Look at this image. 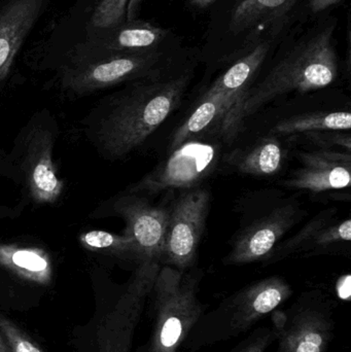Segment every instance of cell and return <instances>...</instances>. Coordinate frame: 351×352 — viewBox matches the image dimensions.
<instances>
[{"label":"cell","instance_id":"cell-1","mask_svg":"<svg viewBox=\"0 0 351 352\" xmlns=\"http://www.w3.org/2000/svg\"><path fill=\"white\" fill-rule=\"evenodd\" d=\"M333 34L331 24L299 41L259 85L237 98L220 121L222 133L227 138L234 136L245 119L280 95L310 92L333 84L338 76Z\"/></svg>","mask_w":351,"mask_h":352},{"label":"cell","instance_id":"cell-2","mask_svg":"<svg viewBox=\"0 0 351 352\" xmlns=\"http://www.w3.org/2000/svg\"><path fill=\"white\" fill-rule=\"evenodd\" d=\"M190 80V74H183L138 82L126 91L99 124L97 138L102 150L122 157L141 146L181 104Z\"/></svg>","mask_w":351,"mask_h":352},{"label":"cell","instance_id":"cell-3","mask_svg":"<svg viewBox=\"0 0 351 352\" xmlns=\"http://www.w3.org/2000/svg\"><path fill=\"white\" fill-rule=\"evenodd\" d=\"M200 275L161 266L152 285V334L144 352H181L205 314L198 298Z\"/></svg>","mask_w":351,"mask_h":352},{"label":"cell","instance_id":"cell-4","mask_svg":"<svg viewBox=\"0 0 351 352\" xmlns=\"http://www.w3.org/2000/svg\"><path fill=\"white\" fill-rule=\"evenodd\" d=\"M292 294L290 285L278 276L268 277L240 289L218 308L203 314L185 342V351L195 352L238 337L286 302Z\"/></svg>","mask_w":351,"mask_h":352},{"label":"cell","instance_id":"cell-5","mask_svg":"<svg viewBox=\"0 0 351 352\" xmlns=\"http://www.w3.org/2000/svg\"><path fill=\"white\" fill-rule=\"evenodd\" d=\"M160 50L122 52L80 43L62 69V86L74 94H88L156 74Z\"/></svg>","mask_w":351,"mask_h":352},{"label":"cell","instance_id":"cell-6","mask_svg":"<svg viewBox=\"0 0 351 352\" xmlns=\"http://www.w3.org/2000/svg\"><path fill=\"white\" fill-rule=\"evenodd\" d=\"M210 194L201 188H191L173 203L161 266L187 271L193 266L210 211Z\"/></svg>","mask_w":351,"mask_h":352},{"label":"cell","instance_id":"cell-7","mask_svg":"<svg viewBox=\"0 0 351 352\" xmlns=\"http://www.w3.org/2000/svg\"><path fill=\"white\" fill-rule=\"evenodd\" d=\"M218 162V150L214 144L190 140L171 151L161 162L137 184L130 194H159L163 190H191L212 175Z\"/></svg>","mask_w":351,"mask_h":352},{"label":"cell","instance_id":"cell-8","mask_svg":"<svg viewBox=\"0 0 351 352\" xmlns=\"http://www.w3.org/2000/svg\"><path fill=\"white\" fill-rule=\"evenodd\" d=\"M332 303L321 295L301 297L286 312L282 327L274 329L276 352H326L335 330Z\"/></svg>","mask_w":351,"mask_h":352},{"label":"cell","instance_id":"cell-9","mask_svg":"<svg viewBox=\"0 0 351 352\" xmlns=\"http://www.w3.org/2000/svg\"><path fill=\"white\" fill-rule=\"evenodd\" d=\"M113 210L126 221L124 234L135 245L137 262L160 263L170 209L152 206L139 195L128 192L115 200Z\"/></svg>","mask_w":351,"mask_h":352},{"label":"cell","instance_id":"cell-10","mask_svg":"<svg viewBox=\"0 0 351 352\" xmlns=\"http://www.w3.org/2000/svg\"><path fill=\"white\" fill-rule=\"evenodd\" d=\"M53 134L43 127L32 128L24 142L22 168L29 192L37 203L56 202L63 190L53 162Z\"/></svg>","mask_w":351,"mask_h":352},{"label":"cell","instance_id":"cell-11","mask_svg":"<svg viewBox=\"0 0 351 352\" xmlns=\"http://www.w3.org/2000/svg\"><path fill=\"white\" fill-rule=\"evenodd\" d=\"M297 219L298 208L294 205L276 208L239 235L230 254L225 258V264L243 265L267 260Z\"/></svg>","mask_w":351,"mask_h":352},{"label":"cell","instance_id":"cell-12","mask_svg":"<svg viewBox=\"0 0 351 352\" xmlns=\"http://www.w3.org/2000/svg\"><path fill=\"white\" fill-rule=\"evenodd\" d=\"M160 268V263L156 261H146L138 264L127 291L122 296L113 314L111 343L113 349L111 352H129L132 334Z\"/></svg>","mask_w":351,"mask_h":352},{"label":"cell","instance_id":"cell-13","mask_svg":"<svg viewBox=\"0 0 351 352\" xmlns=\"http://www.w3.org/2000/svg\"><path fill=\"white\" fill-rule=\"evenodd\" d=\"M302 167L286 186L313 192L342 190L350 186V153L315 151L301 153Z\"/></svg>","mask_w":351,"mask_h":352},{"label":"cell","instance_id":"cell-14","mask_svg":"<svg viewBox=\"0 0 351 352\" xmlns=\"http://www.w3.org/2000/svg\"><path fill=\"white\" fill-rule=\"evenodd\" d=\"M47 0H8L0 10V82L36 24Z\"/></svg>","mask_w":351,"mask_h":352},{"label":"cell","instance_id":"cell-15","mask_svg":"<svg viewBox=\"0 0 351 352\" xmlns=\"http://www.w3.org/2000/svg\"><path fill=\"white\" fill-rule=\"evenodd\" d=\"M170 30L146 21H128L97 34L87 36V43L103 49L122 52L159 50Z\"/></svg>","mask_w":351,"mask_h":352},{"label":"cell","instance_id":"cell-16","mask_svg":"<svg viewBox=\"0 0 351 352\" xmlns=\"http://www.w3.org/2000/svg\"><path fill=\"white\" fill-rule=\"evenodd\" d=\"M299 0H238L231 12L229 28L234 34L269 27L284 19Z\"/></svg>","mask_w":351,"mask_h":352},{"label":"cell","instance_id":"cell-17","mask_svg":"<svg viewBox=\"0 0 351 352\" xmlns=\"http://www.w3.org/2000/svg\"><path fill=\"white\" fill-rule=\"evenodd\" d=\"M235 101V97L206 92L195 111L173 134L169 151L171 152L185 142L193 140L195 136L207 130L210 126L220 123Z\"/></svg>","mask_w":351,"mask_h":352},{"label":"cell","instance_id":"cell-18","mask_svg":"<svg viewBox=\"0 0 351 352\" xmlns=\"http://www.w3.org/2000/svg\"><path fill=\"white\" fill-rule=\"evenodd\" d=\"M270 50L269 41H262L239 58L227 72H225L206 92L212 94L228 95L238 98L249 89L253 76L261 67Z\"/></svg>","mask_w":351,"mask_h":352},{"label":"cell","instance_id":"cell-19","mask_svg":"<svg viewBox=\"0 0 351 352\" xmlns=\"http://www.w3.org/2000/svg\"><path fill=\"white\" fill-rule=\"evenodd\" d=\"M0 265L24 280L47 285L52 279L49 254L41 248L0 245Z\"/></svg>","mask_w":351,"mask_h":352},{"label":"cell","instance_id":"cell-20","mask_svg":"<svg viewBox=\"0 0 351 352\" xmlns=\"http://www.w3.org/2000/svg\"><path fill=\"white\" fill-rule=\"evenodd\" d=\"M284 162L282 144L273 138H265L231 160L239 173L258 177L276 175L284 166Z\"/></svg>","mask_w":351,"mask_h":352},{"label":"cell","instance_id":"cell-21","mask_svg":"<svg viewBox=\"0 0 351 352\" xmlns=\"http://www.w3.org/2000/svg\"><path fill=\"white\" fill-rule=\"evenodd\" d=\"M351 116L350 111H332L295 116L282 120L272 129L275 135H295L317 131H350Z\"/></svg>","mask_w":351,"mask_h":352},{"label":"cell","instance_id":"cell-22","mask_svg":"<svg viewBox=\"0 0 351 352\" xmlns=\"http://www.w3.org/2000/svg\"><path fill=\"white\" fill-rule=\"evenodd\" d=\"M80 242L84 248L93 252H101L120 258L137 260L135 245L131 238L126 234L117 235L109 232L95 230L82 234L80 236Z\"/></svg>","mask_w":351,"mask_h":352},{"label":"cell","instance_id":"cell-23","mask_svg":"<svg viewBox=\"0 0 351 352\" xmlns=\"http://www.w3.org/2000/svg\"><path fill=\"white\" fill-rule=\"evenodd\" d=\"M130 0H99L87 25V36L109 30L127 20Z\"/></svg>","mask_w":351,"mask_h":352},{"label":"cell","instance_id":"cell-24","mask_svg":"<svg viewBox=\"0 0 351 352\" xmlns=\"http://www.w3.org/2000/svg\"><path fill=\"white\" fill-rule=\"evenodd\" d=\"M0 333L12 352H43L10 320L0 316Z\"/></svg>","mask_w":351,"mask_h":352},{"label":"cell","instance_id":"cell-25","mask_svg":"<svg viewBox=\"0 0 351 352\" xmlns=\"http://www.w3.org/2000/svg\"><path fill=\"white\" fill-rule=\"evenodd\" d=\"M351 240V221L350 219L324 227L315 234L309 248H327L337 242H350Z\"/></svg>","mask_w":351,"mask_h":352},{"label":"cell","instance_id":"cell-26","mask_svg":"<svg viewBox=\"0 0 351 352\" xmlns=\"http://www.w3.org/2000/svg\"><path fill=\"white\" fill-rule=\"evenodd\" d=\"M327 221L326 217H317L313 219L309 225H307L302 231L299 232L298 235L288 240V243L280 248V252L284 256L291 254V252H296L303 248H309L311 241L315 238V234L325 227V223Z\"/></svg>","mask_w":351,"mask_h":352},{"label":"cell","instance_id":"cell-27","mask_svg":"<svg viewBox=\"0 0 351 352\" xmlns=\"http://www.w3.org/2000/svg\"><path fill=\"white\" fill-rule=\"evenodd\" d=\"M275 340L276 333L274 329L260 328L241 344L236 352H266Z\"/></svg>","mask_w":351,"mask_h":352},{"label":"cell","instance_id":"cell-28","mask_svg":"<svg viewBox=\"0 0 351 352\" xmlns=\"http://www.w3.org/2000/svg\"><path fill=\"white\" fill-rule=\"evenodd\" d=\"M307 138L313 142L321 144H336L346 148V152L350 153L351 140L350 133L343 131H317L308 132Z\"/></svg>","mask_w":351,"mask_h":352},{"label":"cell","instance_id":"cell-29","mask_svg":"<svg viewBox=\"0 0 351 352\" xmlns=\"http://www.w3.org/2000/svg\"><path fill=\"white\" fill-rule=\"evenodd\" d=\"M337 294L340 299L350 301L351 296L350 275H346L339 279L337 283Z\"/></svg>","mask_w":351,"mask_h":352},{"label":"cell","instance_id":"cell-30","mask_svg":"<svg viewBox=\"0 0 351 352\" xmlns=\"http://www.w3.org/2000/svg\"><path fill=\"white\" fill-rule=\"evenodd\" d=\"M340 1L342 0H310L309 8L313 14H321L328 8L339 3Z\"/></svg>","mask_w":351,"mask_h":352},{"label":"cell","instance_id":"cell-31","mask_svg":"<svg viewBox=\"0 0 351 352\" xmlns=\"http://www.w3.org/2000/svg\"><path fill=\"white\" fill-rule=\"evenodd\" d=\"M144 0H130L127 8V20H135L136 14H137L138 10Z\"/></svg>","mask_w":351,"mask_h":352},{"label":"cell","instance_id":"cell-32","mask_svg":"<svg viewBox=\"0 0 351 352\" xmlns=\"http://www.w3.org/2000/svg\"><path fill=\"white\" fill-rule=\"evenodd\" d=\"M190 6L195 10H203L214 4L216 0H189Z\"/></svg>","mask_w":351,"mask_h":352},{"label":"cell","instance_id":"cell-33","mask_svg":"<svg viewBox=\"0 0 351 352\" xmlns=\"http://www.w3.org/2000/svg\"><path fill=\"white\" fill-rule=\"evenodd\" d=\"M0 352H12L0 333Z\"/></svg>","mask_w":351,"mask_h":352}]
</instances>
